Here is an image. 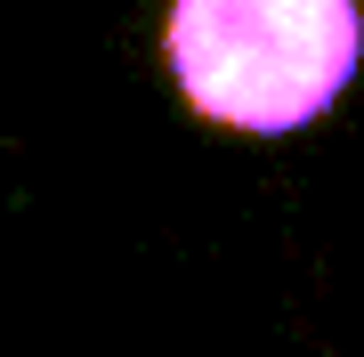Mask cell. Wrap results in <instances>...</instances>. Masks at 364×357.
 <instances>
[{
	"mask_svg": "<svg viewBox=\"0 0 364 357\" xmlns=\"http://www.w3.org/2000/svg\"><path fill=\"white\" fill-rule=\"evenodd\" d=\"M162 57L219 130H308L364 57L356 0H170Z\"/></svg>",
	"mask_w": 364,
	"mask_h": 357,
	"instance_id": "1",
	"label": "cell"
}]
</instances>
